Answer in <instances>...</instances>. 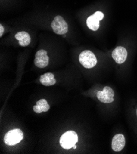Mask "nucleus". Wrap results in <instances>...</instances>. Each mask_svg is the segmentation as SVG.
I'll return each instance as SVG.
<instances>
[{"label": "nucleus", "mask_w": 137, "mask_h": 154, "mask_svg": "<svg viewBox=\"0 0 137 154\" xmlns=\"http://www.w3.org/2000/svg\"><path fill=\"white\" fill-rule=\"evenodd\" d=\"M39 81L40 82L45 86H51L56 83L54 75L51 72L45 73L41 75Z\"/></svg>", "instance_id": "nucleus-12"}, {"label": "nucleus", "mask_w": 137, "mask_h": 154, "mask_svg": "<svg viewBox=\"0 0 137 154\" xmlns=\"http://www.w3.org/2000/svg\"><path fill=\"white\" fill-rule=\"evenodd\" d=\"M23 138V133L20 129L8 131L4 137V142L8 146H14L20 143Z\"/></svg>", "instance_id": "nucleus-3"}, {"label": "nucleus", "mask_w": 137, "mask_h": 154, "mask_svg": "<svg viewBox=\"0 0 137 154\" xmlns=\"http://www.w3.org/2000/svg\"><path fill=\"white\" fill-rule=\"evenodd\" d=\"M103 17L104 14L102 12H95L87 19V25L88 28L92 31H97L100 27V20H101Z\"/></svg>", "instance_id": "nucleus-6"}, {"label": "nucleus", "mask_w": 137, "mask_h": 154, "mask_svg": "<svg viewBox=\"0 0 137 154\" xmlns=\"http://www.w3.org/2000/svg\"><path fill=\"white\" fill-rule=\"evenodd\" d=\"M126 144L124 136L122 134H116L112 140L111 147L115 152H119L123 149Z\"/></svg>", "instance_id": "nucleus-9"}, {"label": "nucleus", "mask_w": 137, "mask_h": 154, "mask_svg": "<svg viewBox=\"0 0 137 154\" xmlns=\"http://www.w3.org/2000/svg\"><path fill=\"white\" fill-rule=\"evenodd\" d=\"M49 109L50 106L45 99L39 100L37 101L36 105L33 106V111L37 114H39L42 112H47L49 110Z\"/></svg>", "instance_id": "nucleus-11"}, {"label": "nucleus", "mask_w": 137, "mask_h": 154, "mask_svg": "<svg viewBox=\"0 0 137 154\" xmlns=\"http://www.w3.org/2000/svg\"><path fill=\"white\" fill-rule=\"evenodd\" d=\"M78 141L77 134L73 131H68L65 133L60 137V144L64 149H70Z\"/></svg>", "instance_id": "nucleus-1"}, {"label": "nucleus", "mask_w": 137, "mask_h": 154, "mask_svg": "<svg viewBox=\"0 0 137 154\" xmlns=\"http://www.w3.org/2000/svg\"><path fill=\"white\" fill-rule=\"evenodd\" d=\"M114 92L110 87H104L102 91H99L97 94V97L100 101L103 103H110L114 101Z\"/></svg>", "instance_id": "nucleus-5"}, {"label": "nucleus", "mask_w": 137, "mask_h": 154, "mask_svg": "<svg viewBox=\"0 0 137 154\" xmlns=\"http://www.w3.org/2000/svg\"><path fill=\"white\" fill-rule=\"evenodd\" d=\"M15 38L19 41V45L22 47H26L31 42V38L30 35L26 32H20L15 35Z\"/></svg>", "instance_id": "nucleus-10"}, {"label": "nucleus", "mask_w": 137, "mask_h": 154, "mask_svg": "<svg viewBox=\"0 0 137 154\" xmlns=\"http://www.w3.org/2000/svg\"><path fill=\"white\" fill-rule=\"evenodd\" d=\"M112 57L117 64H122L125 62L127 59V51L124 48L119 46L113 51Z\"/></svg>", "instance_id": "nucleus-8"}, {"label": "nucleus", "mask_w": 137, "mask_h": 154, "mask_svg": "<svg viewBox=\"0 0 137 154\" xmlns=\"http://www.w3.org/2000/svg\"><path fill=\"white\" fill-rule=\"evenodd\" d=\"M73 148L74 149H76V145H74V146L73 147Z\"/></svg>", "instance_id": "nucleus-14"}, {"label": "nucleus", "mask_w": 137, "mask_h": 154, "mask_svg": "<svg viewBox=\"0 0 137 154\" xmlns=\"http://www.w3.org/2000/svg\"><path fill=\"white\" fill-rule=\"evenodd\" d=\"M80 63L86 68L90 69L94 67L97 63V60L95 55L90 51L86 50L83 51L79 57Z\"/></svg>", "instance_id": "nucleus-2"}, {"label": "nucleus", "mask_w": 137, "mask_h": 154, "mask_svg": "<svg viewBox=\"0 0 137 154\" xmlns=\"http://www.w3.org/2000/svg\"><path fill=\"white\" fill-rule=\"evenodd\" d=\"M136 115H137V109H136Z\"/></svg>", "instance_id": "nucleus-15"}, {"label": "nucleus", "mask_w": 137, "mask_h": 154, "mask_svg": "<svg viewBox=\"0 0 137 154\" xmlns=\"http://www.w3.org/2000/svg\"><path fill=\"white\" fill-rule=\"evenodd\" d=\"M51 27L54 33L60 35L66 34L68 30L67 23L60 15H57L54 18L51 23Z\"/></svg>", "instance_id": "nucleus-4"}, {"label": "nucleus", "mask_w": 137, "mask_h": 154, "mask_svg": "<svg viewBox=\"0 0 137 154\" xmlns=\"http://www.w3.org/2000/svg\"><path fill=\"white\" fill-rule=\"evenodd\" d=\"M0 29H1L0 30V37H2L4 32V28L2 25H0Z\"/></svg>", "instance_id": "nucleus-13"}, {"label": "nucleus", "mask_w": 137, "mask_h": 154, "mask_svg": "<svg viewBox=\"0 0 137 154\" xmlns=\"http://www.w3.org/2000/svg\"><path fill=\"white\" fill-rule=\"evenodd\" d=\"M34 63L36 66L39 68H44L49 64V57L45 50L38 51L35 55Z\"/></svg>", "instance_id": "nucleus-7"}]
</instances>
